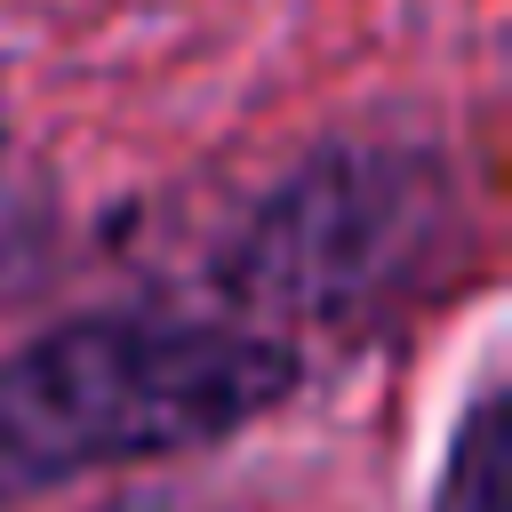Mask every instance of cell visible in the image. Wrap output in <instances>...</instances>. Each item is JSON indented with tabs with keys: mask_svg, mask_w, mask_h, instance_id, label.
I'll list each match as a JSON object with an SVG mask.
<instances>
[{
	"mask_svg": "<svg viewBox=\"0 0 512 512\" xmlns=\"http://www.w3.org/2000/svg\"><path fill=\"white\" fill-rule=\"evenodd\" d=\"M296 392V352L240 320L88 312L0 360V504L192 456Z\"/></svg>",
	"mask_w": 512,
	"mask_h": 512,
	"instance_id": "6da1fadb",
	"label": "cell"
},
{
	"mask_svg": "<svg viewBox=\"0 0 512 512\" xmlns=\"http://www.w3.org/2000/svg\"><path fill=\"white\" fill-rule=\"evenodd\" d=\"M448 232V176L424 152L336 144L272 184L216 256V288L256 320H360L424 272Z\"/></svg>",
	"mask_w": 512,
	"mask_h": 512,
	"instance_id": "7a4b0ae2",
	"label": "cell"
},
{
	"mask_svg": "<svg viewBox=\"0 0 512 512\" xmlns=\"http://www.w3.org/2000/svg\"><path fill=\"white\" fill-rule=\"evenodd\" d=\"M504 496H512V400L504 384H480L448 440L432 512H504Z\"/></svg>",
	"mask_w": 512,
	"mask_h": 512,
	"instance_id": "3957f363",
	"label": "cell"
},
{
	"mask_svg": "<svg viewBox=\"0 0 512 512\" xmlns=\"http://www.w3.org/2000/svg\"><path fill=\"white\" fill-rule=\"evenodd\" d=\"M104 512H200V504H168V496H128V504H104Z\"/></svg>",
	"mask_w": 512,
	"mask_h": 512,
	"instance_id": "277c9868",
	"label": "cell"
}]
</instances>
